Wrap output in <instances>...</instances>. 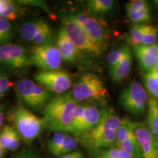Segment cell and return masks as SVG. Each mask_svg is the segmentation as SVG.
Here are the masks:
<instances>
[{"label": "cell", "mask_w": 158, "mask_h": 158, "mask_svg": "<svg viewBox=\"0 0 158 158\" xmlns=\"http://www.w3.org/2000/svg\"><path fill=\"white\" fill-rule=\"evenodd\" d=\"M122 122V118L113 108L102 110V115L98 124L92 130L76 137L91 152L110 147L115 143L116 131Z\"/></svg>", "instance_id": "cell-1"}, {"label": "cell", "mask_w": 158, "mask_h": 158, "mask_svg": "<svg viewBox=\"0 0 158 158\" xmlns=\"http://www.w3.org/2000/svg\"><path fill=\"white\" fill-rule=\"evenodd\" d=\"M78 105L70 92L53 98L43 111L45 127L54 132L70 133Z\"/></svg>", "instance_id": "cell-2"}, {"label": "cell", "mask_w": 158, "mask_h": 158, "mask_svg": "<svg viewBox=\"0 0 158 158\" xmlns=\"http://www.w3.org/2000/svg\"><path fill=\"white\" fill-rule=\"evenodd\" d=\"M7 118L26 143H31L40 135L45 127L43 118H40L26 108L16 106L11 108L7 114Z\"/></svg>", "instance_id": "cell-3"}, {"label": "cell", "mask_w": 158, "mask_h": 158, "mask_svg": "<svg viewBox=\"0 0 158 158\" xmlns=\"http://www.w3.org/2000/svg\"><path fill=\"white\" fill-rule=\"evenodd\" d=\"M76 101H104L108 93L102 81L97 75L84 73L73 85L70 92Z\"/></svg>", "instance_id": "cell-4"}, {"label": "cell", "mask_w": 158, "mask_h": 158, "mask_svg": "<svg viewBox=\"0 0 158 158\" xmlns=\"http://www.w3.org/2000/svg\"><path fill=\"white\" fill-rule=\"evenodd\" d=\"M15 93L26 106L36 111H43L51 99V93L43 86L29 78L19 80Z\"/></svg>", "instance_id": "cell-5"}, {"label": "cell", "mask_w": 158, "mask_h": 158, "mask_svg": "<svg viewBox=\"0 0 158 158\" xmlns=\"http://www.w3.org/2000/svg\"><path fill=\"white\" fill-rule=\"evenodd\" d=\"M62 21L66 34L79 51L95 56L101 55L104 52L106 48L98 44L89 36L73 14L63 15Z\"/></svg>", "instance_id": "cell-6"}, {"label": "cell", "mask_w": 158, "mask_h": 158, "mask_svg": "<svg viewBox=\"0 0 158 158\" xmlns=\"http://www.w3.org/2000/svg\"><path fill=\"white\" fill-rule=\"evenodd\" d=\"M148 99L143 85L133 81L122 90L119 96V103L128 113L133 116H139L145 111Z\"/></svg>", "instance_id": "cell-7"}, {"label": "cell", "mask_w": 158, "mask_h": 158, "mask_svg": "<svg viewBox=\"0 0 158 158\" xmlns=\"http://www.w3.org/2000/svg\"><path fill=\"white\" fill-rule=\"evenodd\" d=\"M0 64L10 71H22L31 66L30 54L21 45L7 43L0 46Z\"/></svg>", "instance_id": "cell-8"}, {"label": "cell", "mask_w": 158, "mask_h": 158, "mask_svg": "<svg viewBox=\"0 0 158 158\" xmlns=\"http://www.w3.org/2000/svg\"><path fill=\"white\" fill-rule=\"evenodd\" d=\"M19 34L21 38L35 45L51 43L54 37L52 27L43 19H34L27 21L20 27Z\"/></svg>", "instance_id": "cell-9"}, {"label": "cell", "mask_w": 158, "mask_h": 158, "mask_svg": "<svg viewBox=\"0 0 158 158\" xmlns=\"http://www.w3.org/2000/svg\"><path fill=\"white\" fill-rule=\"evenodd\" d=\"M31 64L40 71L59 70L62 59L56 45L52 43L35 45L31 53Z\"/></svg>", "instance_id": "cell-10"}, {"label": "cell", "mask_w": 158, "mask_h": 158, "mask_svg": "<svg viewBox=\"0 0 158 158\" xmlns=\"http://www.w3.org/2000/svg\"><path fill=\"white\" fill-rule=\"evenodd\" d=\"M34 78L35 82L57 95L64 94L73 86L72 76L64 70L40 71Z\"/></svg>", "instance_id": "cell-11"}, {"label": "cell", "mask_w": 158, "mask_h": 158, "mask_svg": "<svg viewBox=\"0 0 158 158\" xmlns=\"http://www.w3.org/2000/svg\"><path fill=\"white\" fill-rule=\"evenodd\" d=\"M101 115L102 110L93 105L79 104L76 108L70 133L78 137L82 134L87 133L98 124Z\"/></svg>", "instance_id": "cell-12"}, {"label": "cell", "mask_w": 158, "mask_h": 158, "mask_svg": "<svg viewBox=\"0 0 158 158\" xmlns=\"http://www.w3.org/2000/svg\"><path fill=\"white\" fill-rule=\"evenodd\" d=\"M73 15L94 42L106 48L109 32L103 21L86 13H74Z\"/></svg>", "instance_id": "cell-13"}, {"label": "cell", "mask_w": 158, "mask_h": 158, "mask_svg": "<svg viewBox=\"0 0 158 158\" xmlns=\"http://www.w3.org/2000/svg\"><path fill=\"white\" fill-rule=\"evenodd\" d=\"M134 133L141 149L142 158H158L156 137L144 123L135 122Z\"/></svg>", "instance_id": "cell-14"}, {"label": "cell", "mask_w": 158, "mask_h": 158, "mask_svg": "<svg viewBox=\"0 0 158 158\" xmlns=\"http://www.w3.org/2000/svg\"><path fill=\"white\" fill-rule=\"evenodd\" d=\"M135 56L143 71L155 69L158 64V44L133 47Z\"/></svg>", "instance_id": "cell-15"}, {"label": "cell", "mask_w": 158, "mask_h": 158, "mask_svg": "<svg viewBox=\"0 0 158 158\" xmlns=\"http://www.w3.org/2000/svg\"><path fill=\"white\" fill-rule=\"evenodd\" d=\"M56 47L64 62L74 63L79 59L81 51L69 38L63 27L59 29L57 34Z\"/></svg>", "instance_id": "cell-16"}, {"label": "cell", "mask_w": 158, "mask_h": 158, "mask_svg": "<svg viewBox=\"0 0 158 158\" xmlns=\"http://www.w3.org/2000/svg\"><path fill=\"white\" fill-rule=\"evenodd\" d=\"M133 63V56L130 47L125 45L124 56L119 62L109 70L110 79L116 84H119L129 76Z\"/></svg>", "instance_id": "cell-17"}, {"label": "cell", "mask_w": 158, "mask_h": 158, "mask_svg": "<svg viewBox=\"0 0 158 158\" xmlns=\"http://www.w3.org/2000/svg\"><path fill=\"white\" fill-rule=\"evenodd\" d=\"M21 137L13 126L6 124L0 132V145L5 151L15 152L19 149Z\"/></svg>", "instance_id": "cell-18"}, {"label": "cell", "mask_w": 158, "mask_h": 158, "mask_svg": "<svg viewBox=\"0 0 158 158\" xmlns=\"http://www.w3.org/2000/svg\"><path fill=\"white\" fill-rule=\"evenodd\" d=\"M25 8L19 3L10 0H0V18L13 21L24 13Z\"/></svg>", "instance_id": "cell-19"}, {"label": "cell", "mask_w": 158, "mask_h": 158, "mask_svg": "<svg viewBox=\"0 0 158 158\" xmlns=\"http://www.w3.org/2000/svg\"><path fill=\"white\" fill-rule=\"evenodd\" d=\"M147 127L155 137H158V100L149 96L148 99Z\"/></svg>", "instance_id": "cell-20"}, {"label": "cell", "mask_w": 158, "mask_h": 158, "mask_svg": "<svg viewBox=\"0 0 158 158\" xmlns=\"http://www.w3.org/2000/svg\"><path fill=\"white\" fill-rule=\"evenodd\" d=\"M115 2L113 0H89L86 2V9L91 14L103 15L113 10Z\"/></svg>", "instance_id": "cell-21"}, {"label": "cell", "mask_w": 158, "mask_h": 158, "mask_svg": "<svg viewBox=\"0 0 158 158\" xmlns=\"http://www.w3.org/2000/svg\"><path fill=\"white\" fill-rule=\"evenodd\" d=\"M141 76L150 96L158 100V73L155 69H152L143 71Z\"/></svg>", "instance_id": "cell-22"}, {"label": "cell", "mask_w": 158, "mask_h": 158, "mask_svg": "<svg viewBox=\"0 0 158 158\" xmlns=\"http://www.w3.org/2000/svg\"><path fill=\"white\" fill-rule=\"evenodd\" d=\"M118 148L127 152L133 158H142L141 149L134 133V129L130 132L127 138L118 146Z\"/></svg>", "instance_id": "cell-23"}, {"label": "cell", "mask_w": 158, "mask_h": 158, "mask_svg": "<svg viewBox=\"0 0 158 158\" xmlns=\"http://www.w3.org/2000/svg\"><path fill=\"white\" fill-rule=\"evenodd\" d=\"M134 126H135V122L131 121L127 117L122 118L121 124L116 131V138L115 141L116 147H118V146L127 138L130 132L133 131Z\"/></svg>", "instance_id": "cell-24"}, {"label": "cell", "mask_w": 158, "mask_h": 158, "mask_svg": "<svg viewBox=\"0 0 158 158\" xmlns=\"http://www.w3.org/2000/svg\"><path fill=\"white\" fill-rule=\"evenodd\" d=\"M147 24H135L131 27L129 35L127 37V42L133 47L141 45L143 43L145 35Z\"/></svg>", "instance_id": "cell-25"}, {"label": "cell", "mask_w": 158, "mask_h": 158, "mask_svg": "<svg viewBox=\"0 0 158 158\" xmlns=\"http://www.w3.org/2000/svg\"><path fill=\"white\" fill-rule=\"evenodd\" d=\"M126 13H127L128 19L132 22L136 23L138 24L149 22L152 19L150 7L140 10H126Z\"/></svg>", "instance_id": "cell-26"}, {"label": "cell", "mask_w": 158, "mask_h": 158, "mask_svg": "<svg viewBox=\"0 0 158 158\" xmlns=\"http://www.w3.org/2000/svg\"><path fill=\"white\" fill-rule=\"evenodd\" d=\"M79 141L76 137L66 134L62 145L59 148L56 154V157H61L68 155L73 152H75L78 147Z\"/></svg>", "instance_id": "cell-27"}, {"label": "cell", "mask_w": 158, "mask_h": 158, "mask_svg": "<svg viewBox=\"0 0 158 158\" xmlns=\"http://www.w3.org/2000/svg\"><path fill=\"white\" fill-rule=\"evenodd\" d=\"M67 133H64V132H54L53 135L49 139L47 147H48L49 152L54 157H56L57 152L62 145Z\"/></svg>", "instance_id": "cell-28"}, {"label": "cell", "mask_w": 158, "mask_h": 158, "mask_svg": "<svg viewBox=\"0 0 158 158\" xmlns=\"http://www.w3.org/2000/svg\"><path fill=\"white\" fill-rule=\"evenodd\" d=\"M13 28L10 21L0 18V37L5 44L10 43L13 37Z\"/></svg>", "instance_id": "cell-29"}, {"label": "cell", "mask_w": 158, "mask_h": 158, "mask_svg": "<svg viewBox=\"0 0 158 158\" xmlns=\"http://www.w3.org/2000/svg\"><path fill=\"white\" fill-rule=\"evenodd\" d=\"M124 50H125V45L120 48L114 49L108 54L107 58H106V63H107L108 71L114 68L121 61L124 56Z\"/></svg>", "instance_id": "cell-30"}, {"label": "cell", "mask_w": 158, "mask_h": 158, "mask_svg": "<svg viewBox=\"0 0 158 158\" xmlns=\"http://www.w3.org/2000/svg\"><path fill=\"white\" fill-rule=\"evenodd\" d=\"M158 36V29L154 26L147 25L145 35L142 45H151L156 44Z\"/></svg>", "instance_id": "cell-31"}, {"label": "cell", "mask_w": 158, "mask_h": 158, "mask_svg": "<svg viewBox=\"0 0 158 158\" xmlns=\"http://www.w3.org/2000/svg\"><path fill=\"white\" fill-rule=\"evenodd\" d=\"M13 86V83L8 75L0 69V100L5 96L6 93Z\"/></svg>", "instance_id": "cell-32"}, {"label": "cell", "mask_w": 158, "mask_h": 158, "mask_svg": "<svg viewBox=\"0 0 158 158\" xmlns=\"http://www.w3.org/2000/svg\"><path fill=\"white\" fill-rule=\"evenodd\" d=\"M100 155L104 158H133L129 153L118 147L102 152Z\"/></svg>", "instance_id": "cell-33"}, {"label": "cell", "mask_w": 158, "mask_h": 158, "mask_svg": "<svg viewBox=\"0 0 158 158\" xmlns=\"http://www.w3.org/2000/svg\"><path fill=\"white\" fill-rule=\"evenodd\" d=\"M147 7H150L149 3L145 0H133L126 5V10H140Z\"/></svg>", "instance_id": "cell-34"}, {"label": "cell", "mask_w": 158, "mask_h": 158, "mask_svg": "<svg viewBox=\"0 0 158 158\" xmlns=\"http://www.w3.org/2000/svg\"><path fill=\"white\" fill-rule=\"evenodd\" d=\"M12 158H40V157L33 150L24 149L22 151L17 153Z\"/></svg>", "instance_id": "cell-35"}, {"label": "cell", "mask_w": 158, "mask_h": 158, "mask_svg": "<svg viewBox=\"0 0 158 158\" xmlns=\"http://www.w3.org/2000/svg\"><path fill=\"white\" fill-rule=\"evenodd\" d=\"M59 158H84V155H83L81 152L75 151Z\"/></svg>", "instance_id": "cell-36"}, {"label": "cell", "mask_w": 158, "mask_h": 158, "mask_svg": "<svg viewBox=\"0 0 158 158\" xmlns=\"http://www.w3.org/2000/svg\"><path fill=\"white\" fill-rule=\"evenodd\" d=\"M4 120H5V108L0 106V129L2 128Z\"/></svg>", "instance_id": "cell-37"}, {"label": "cell", "mask_w": 158, "mask_h": 158, "mask_svg": "<svg viewBox=\"0 0 158 158\" xmlns=\"http://www.w3.org/2000/svg\"><path fill=\"white\" fill-rule=\"evenodd\" d=\"M5 150L3 149V148L1 147V145H0V158H2L4 154H5Z\"/></svg>", "instance_id": "cell-38"}, {"label": "cell", "mask_w": 158, "mask_h": 158, "mask_svg": "<svg viewBox=\"0 0 158 158\" xmlns=\"http://www.w3.org/2000/svg\"><path fill=\"white\" fill-rule=\"evenodd\" d=\"M153 2H154V4H155V5L158 7V0H157V1H154Z\"/></svg>", "instance_id": "cell-39"}, {"label": "cell", "mask_w": 158, "mask_h": 158, "mask_svg": "<svg viewBox=\"0 0 158 158\" xmlns=\"http://www.w3.org/2000/svg\"><path fill=\"white\" fill-rule=\"evenodd\" d=\"M155 70L156 71H157V72L158 73V64H157V66H156V67H155Z\"/></svg>", "instance_id": "cell-40"}, {"label": "cell", "mask_w": 158, "mask_h": 158, "mask_svg": "<svg viewBox=\"0 0 158 158\" xmlns=\"http://www.w3.org/2000/svg\"><path fill=\"white\" fill-rule=\"evenodd\" d=\"M96 158H104V157H102L101 155H99V156H98V157H97Z\"/></svg>", "instance_id": "cell-41"}, {"label": "cell", "mask_w": 158, "mask_h": 158, "mask_svg": "<svg viewBox=\"0 0 158 158\" xmlns=\"http://www.w3.org/2000/svg\"><path fill=\"white\" fill-rule=\"evenodd\" d=\"M156 141H157V143H158V137L156 138Z\"/></svg>", "instance_id": "cell-42"}, {"label": "cell", "mask_w": 158, "mask_h": 158, "mask_svg": "<svg viewBox=\"0 0 158 158\" xmlns=\"http://www.w3.org/2000/svg\"><path fill=\"white\" fill-rule=\"evenodd\" d=\"M157 151H158V143H157Z\"/></svg>", "instance_id": "cell-43"}]
</instances>
